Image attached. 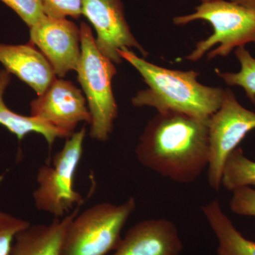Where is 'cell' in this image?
I'll return each mask as SVG.
<instances>
[{"label":"cell","instance_id":"obj_1","mask_svg":"<svg viewBox=\"0 0 255 255\" xmlns=\"http://www.w3.org/2000/svg\"><path fill=\"white\" fill-rule=\"evenodd\" d=\"M209 122L176 112H157L140 135L137 159L174 182H195L209 165Z\"/></svg>","mask_w":255,"mask_h":255},{"label":"cell","instance_id":"obj_2","mask_svg":"<svg viewBox=\"0 0 255 255\" xmlns=\"http://www.w3.org/2000/svg\"><path fill=\"white\" fill-rule=\"evenodd\" d=\"M119 54L140 73L147 86L132 97L134 107L209 119L222 105L225 90L202 85L198 82L197 72L162 68L139 58L128 48L119 50Z\"/></svg>","mask_w":255,"mask_h":255},{"label":"cell","instance_id":"obj_3","mask_svg":"<svg viewBox=\"0 0 255 255\" xmlns=\"http://www.w3.org/2000/svg\"><path fill=\"white\" fill-rule=\"evenodd\" d=\"M202 20L211 25L212 34L198 42L186 58L200 60L207 53L208 59L228 56L235 48L255 43V9L246 7L232 1L215 0L201 2L191 14L173 18L178 26Z\"/></svg>","mask_w":255,"mask_h":255},{"label":"cell","instance_id":"obj_4","mask_svg":"<svg viewBox=\"0 0 255 255\" xmlns=\"http://www.w3.org/2000/svg\"><path fill=\"white\" fill-rule=\"evenodd\" d=\"M80 28L81 55L76 71L91 114L90 136L105 142L113 131L118 117V106L112 86L117 70L113 62L97 48L90 26L82 22Z\"/></svg>","mask_w":255,"mask_h":255},{"label":"cell","instance_id":"obj_5","mask_svg":"<svg viewBox=\"0 0 255 255\" xmlns=\"http://www.w3.org/2000/svg\"><path fill=\"white\" fill-rule=\"evenodd\" d=\"M135 209V199L129 198L122 204L100 203L77 214L64 234L60 255H107L115 251Z\"/></svg>","mask_w":255,"mask_h":255},{"label":"cell","instance_id":"obj_6","mask_svg":"<svg viewBox=\"0 0 255 255\" xmlns=\"http://www.w3.org/2000/svg\"><path fill=\"white\" fill-rule=\"evenodd\" d=\"M86 128L75 132L65 142L63 149L57 152L53 163L44 164L38 170V187L33 193L38 211L61 219L75 206H81L83 196L75 189V177L82 154Z\"/></svg>","mask_w":255,"mask_h":255},{"label":"cell","instance_id":"obj_7","mask_svg":"<svg viewBox=\"0 0 255 255\" xmlns=\"http://www.w3.org/2000/svg\"><path fill=\"white\" fill-rule=\"evenodd\" d=\"M255 129V113L238 102L231 89L225 90L221 107L209 118V161L208 182L215 191L221 187L225 162L228 155Z\"/></svg>","mask_w":255,"mask_h":255},{"label":"cell","instance_id":"obj_8","mask_svg":"<svg viewBox=\"0 0 255 255\" xmlns=\"http://www.w3.org/2000/svg\"><path fill=\"white\" fill-rule=\"evenodd\" d=\"M82 14L97 32V48L114 64L123 61L119 51L124 48H136L144 57L148 54L130 31L122 0H82Z\"/></svg>","mask_w":255,"mask_h":255},{"label":"cell","instance_id":"obj_9","mask_svg":"<svg viewBox=\"0 0 255 255\" xmlns=\"http://www.w3.org/2000/svg\"><path fill=\"white\" fill-rule=\"evenodd\" d=\"M31 116L70 137L80 122L91 124L92 117L81 90L70 81L58 80L31 103Z\"/></svg>","mask_w":255,"mask_h":255},{"label":"cell","instance_id":"obj_10","mask_svg":"<svg viewBox=\"0 0 255 255\" xmlns=\"http://www.w3.org/2000/svg\"><path fill=\"white\" fill-rule=\"evenodd\" d=\"M31 43L49 62L57 76L75 70L81 55L80 28L66 18L45 16L30 28Z\"/></svg>","mask_w":255,"mask_h":255},{"label":"cell","instance_id":"obj_11","mask_svg":"<svg viewBox=\"0 0 255 255\" xmlns=\"http://www.w3.org/2000/svg\"><path fill=\"white\" fill-rule=\"evenodd\" d=\"M183 243L177 226L165 219H148L132 226L114 255H180Z\"/></svg>","mask_w":255,"mask_h":255},{"label":"cell","instance_id":"obj_12","mask_svg":"<svg viewBox=\"0 0 255 255\" xmlns=\"http://www.w3.org/2000/svg\"><path fill=\"white\" fill-rule=\"evenodd\" d=\"M0 63L9 73L29 85L38 96L43 95L56 78L46 57L32 45L0 43Z\"/></svg>","mask_w":255,"mask_h":255},{"label":"cell","instance_id":"obj_13","mask_svg":"<svg viewBox=\"0 0 255 255\" xmlns=\"http://www.w3.org/2000/svg\"><path fill=\"white\" fill-rule=\"evenodd\" d=\"M78 209L48 225H33L15 236L9 255H60L65 231Z\"/></svg>","mask_w":255,"mask_h":255},{"label":"cell","instance_id":"obj_14","mask_svg":"<svg viewBox=\"0 0 255 255\" xmlns=\"http://www.w3.org/2000/svg\"><path fill=\"white\" fill-rule=\"evenodd\" d=\"M201 210L217 238L218 255H255V242L247 239L238 231L219 201H211Z\"/></svg>","mask_w":255,"mask_h":255},{"label":"cell","instance_id":"obj_15","mask_svg":"<svg viewBox=\"0 0 255 255\" xmlns=\"http://www.w3.org/2000/svg\"><path fill=\"white\" fill-rule=\"evenodd\" d=\"M10 82L11 73L6 70H0V125L14 134L19 140L30 132L41 134L50 147L57 138H68L63 132L36 117H25L9 110L5 105L4 94Z\"/></svg>","mask_w":255,"mask_h":255},{"label":"cell","instance_id":"obj_16","mask_svg":"<svg viewBox=\"0 0 255 255\" xmlns=\"http://www.w3.org/2000/svg\"><path fill=\"white\" fill-rule=\"evenodd\" d=\"M221 186L231 191L245 187H255V162L248 158L241 147L235 149L226 159Z\"/></svg>","mask_w":255,"mask_h":255},{"label":"cell","instance_id":"obj_17","mask_svg":"<svg viewBox=\"0 0 255 255\" xmlns=\"http://www.w3.org/2000/svg\"><path fill=\"white\" fill-rule=\"evenodd\" d=\"M235 53L241 64L238 73H223L219 69L215 71L228 85L243 87L247 97L255 105V58L245 47L236 48Z\"/></svg>","mask_w":255,"mask_h":255},{"label":"cell","instance_id":"obj_18","mask_svg":"<svg viewBox=\"0 0 255 255\" xmlns=\"http://www.w3.org/2000/svg\"><path fill=\"white\" fill-rule=\"evenodd\" d=\"M30 226L26 220L0 211V255H9L16 235Z\"/></svg>","mask_w":255,"mask_h":255},{"label":"cell","instance_id":"obj_19","mask_svg":"<svg viewBox=\"0 0 255 255\" xmlns=\"http://www.w3.org/2000/svg\"><path fill=\"white\" fill-rule=\"evenodd\" d=\"M11 8L29 28L44 17L41 0H0Z\"/></svg>","mask_w":255,"mask_h":255},{"label":"cell","instance_id":"obj_20","mask_svg":"<svg viewBox=\"0 0 255 255\" xmlns=\"http://www.w3.org/2000/svg\"><path fill=\"white\" fill-rule=\"evenodd\" d=\"M44 14L49 17L79 18L82 14V0H41Z\"/></svg>","mask_w":255,"mask_h":255},{"label":"cell","instance_id":"obj_21","mask_svg":"<svg viewBox=\"0 0 255 255\" xmlns=\"http://www.w3.org/2000/svg\"><path fill=\"white\" fill-rule=\"evenodd\" d=\"M230 208L239 216L255 217V189L245 187L233 191Z\"/></svg>","mask_w":255,"mask_h":255},{"label":"cell","instance_id":"obj_22","mask_svg":"<svg viewBox=\"0 0 255 255\" xmlns=\"http://www.w3.org/2000/svg\"><path fill=\"white\" fill-rule=\"evenodd\" d=\"M231 1L238 4L243 5L246 7L255 9V0H231Z\"/></svg>","mask_w":255,"mask_h":255},{"label":"cell","instance_id":"obj_23","mask_svg":"<svg viewBox=\"0 0 255 255\" xmlns=\"http://www.w3.org/2000/svg\"><path fill=\"white\" fill-rule=\"evenodd\" d=\"M215 1V0H201V2H206V1Z\"/></svg>","mask_w":255,"mask_h":255}]
</instances>
